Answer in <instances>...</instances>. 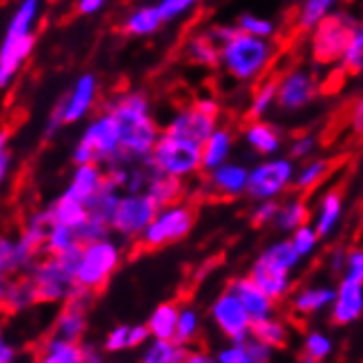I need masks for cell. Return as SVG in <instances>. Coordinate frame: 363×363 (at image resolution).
Here are the masks:
<instances>
[{
	"label": "cell",
	"instance_id": "60d3db41",
	"mask_svg": "<svg viewBox=\"0 0 363 363\" xmlns=\"http://www.w3.org/2000/svg\"><path fill=\"white\" fill-rule=\"evenodd\" d=\"M289 238H291L293 247L297 249V253L302 255V260L313 258L315 251L319 249V245H322V236L317 233V229L313 227V223H306L302 227H297Z\"/></svg>",
	"mask_w": 363,
	"mask_h": 363
},
{
	"label": "cell",
	"instance_id": "9a60e30c",
	"mask_svg": "<svg viewBox=\"0 0 363 363\" xmlns=\"http://www.w3.org/2000/svg\"><path fill=\"white\" fill-rule=\"evenodd\" d=\"M247 183L249 165L233 159L205 172V191L218 201H236L247 196Z\"/></svg>",
	"mask_w": 363,
	"mask_h": 363
},
{
	"label": "cell",
	"instance_id": "3957f363",
	"mask_svg": "<svg viewBox=\"0 0 363 363\" xmlns=\"http://www.w3.org/2000/svg\"><path fill=\"white\" fill-rule=\"evenodd\" d=\"M361 25L354 13L346 9H337L322 18L308 31V51L315 69H333L339 67L350 40Z\"/></svg>",
	"mask_w": 363,
	"mask_h": 363
},
{
	"label": "cell",
	"instance_id": "ee69618b",
	"mask_svg": "<svg viewBox=\"0 0 363 363\" xmlns=\"http://www.w3.org/2000/svg\"><path fill=\"white\" fill-rule=\"evenodd\" d=\"M319 150V137L315 133H302V135H295L289 145H286V155L295 161H306L311 157H315Z\"/></svg>",
	"mask_w": 363,
	"mask_h": 363
},
{
	"label": "cell",
	"instance_id": "5b68a950",
	"mask_svg": "<svg viewBox=\"0 0 363 363\" xmlns=\"http://www.w3.org/2000/svg\"><path fill=\"white\" fill-rule=\"evenodd\" d=\"M145 165L150 172L167 174L179 181H189L203 174V145L161 133Z\"/></svg>",
	"mask_w": 363,
	"mask_h": 363
},
{
	"label": "cell",
	"instance_id": "7dc6e473",
	"mask_svg": "<svg viewBox=\"0 0 363 363\" xmlns=\"http://www.w3.org/2000/svg\"><path fill=\"white\" fill-rule=\"evenodd\" d=\"M238 346H242L247 350V354L253 359V363H273V348L267 346L264 341L255 339L251 333H249V337L242 341V344H238Z\"/></svg>",
	"mask_w": 363,
	"mask_h": 363
},
{
	"label": "cell",
	"instance_id": "7c38bea8",
	"mask_svg": "<svg viewBox=\"0 0 363 363\" xmlns=\"http://www.w3.org/2000/svg\"><path fill=\"white\" fill-rule=\"evenodd\" d=\"M97 95H99V79L95 73H82L73 86L67 91L57 106L53 108L51 117H49V125H47V135L57 133L64 125H73L86 119L95 104H97Z\"/></svg>",
	"mask_w": 363,
	"mask_h": 363
},
{
	"label": "cell",
	"instance_id": "bcb514c9",
	"mask_svg": "<svg viewBox=\"0 0 363 363\" xmlns=\"http://www.w3.org/2000/svg\"><path fill=\"white\" fill-rule=\"evenodd\" d=\"M302 354H308L317 361H324L330 352H333V341L322 335V333H306L304 337V344H302Z\"/></svg>",
	"mask_w": 363,
	"mask_h": 363
},
{
	"label": "cell",
	"instance_id": "f546056e",
	"mask_svg": "<svg viewBox=\"0 0 363 363\" xmlns=\"http://www.w3.org/2000/svg\"><path fill=\"white\" fill-rule=\"evenodd\" d=\"M187 304L183 297H177V300L163 302L155 308L152 317L147 319V328H150L155 339H167L174 341L177 335V324H179V315H181V306Z\"/></svg>",
	"mask_w": 363,
	"mask_h": 363
},
{
	"label": "cell",
	"instance_id": "484cf974",
	"mask_svg": "<svg viewBox=\"0 0 363 363\" xmlns=\"http://www.w3.org/2000/svg\"><path fill=\"white\" fill-rule=\"evenodd\" d=\"M106 183V167L99 163H82L75 165L71 181L64 189V194L77 199L82 203H89Z\"/></svg>",
	"mask_w": 363,
	"mask_h": 363
},
{
	"label": "cell",
	"instance_id": "4fadbf2b",
	"mask_svg": "<svg viewBox=\"0 0 363 363\" xmlns=\"http://www.w3.org/2000/svg\"><path fill=\"white\" fill-rule=\"evenodd\" d=\"M159 209V203L147 191H123L111 229L119 238L137 242L143 236V231L155 220Z\"/></svg>",
	"mask_w": 363,
	"mask_h": 363
},
{
	"label": "cell",
	"instance_id": "836d02e7",
	"mask_svg": "<svg viewBox=\"0 0 363 363\" xmlns=\"http://www.w3.org/2000/svg\"><path fill=\"white\" fill-rule=\"evenodd\" d=\"M341 0H300L295 9V29L308 33L319 20L339 9Z\"/></svg>",
	"mask_w": 363,
	"mask_h": 363
},
{
	"label": "cell",
	"instance_id": "6da1fadb",
	"mask_svg": "<svg viewBox=\"0 0 363 363\" xmlns=\"http://www.w3.org/2000/svg\"><path fill=\"white\" fill-rule=\"evenodd\" d=\"M106 111L113 113L119 125L121 163H145L163 133V125H159L155 117L150 97L143 91H121L108 99Z\"/></svg>",
	"mask_w": 363,
	"mask_h": 363
},
{
	"label": "cell",
	"instance_id": "ac0fdd59",
	"mask_svg": "<svg viewBox=\"0 0 363 363\" xmlns=\"http://www.w3.org/2000/svg\"><path fill=\"white\" fill-rule=\"evenodd\" d=\"M247 275L271 297L275 304L284 302L286 297L295 291L293 271H289L284 267H277L275 262L267 260L260 253H258V258L253 260Z\"/></svg>",
	"mask_w": 363,
	"mask_h": 363
},
{
	"label": "cell",
	"instance_id": "603a6c76",
	"mask_svg": "<svg viewBox=\"0 0 363 363\" xmlns=\"http://www.w3.org/2000/svg\"><path fill=\"white\" fill-rule=\"evenodd\" d=\"M185 57L201 69H209V71L220 69V45L211 27L191 31L185 38Z\"/></svg>",
	"mask_w": 363,
	"mask_h": 363
},
{
	"label": "cell",
	"instance_id": "4316f807",
	"mask_svg": "<svg viewBox=\"0 0 363 363\" xmlns=\"http://www.w3.org/2000/svg\"><path fill=\"white\" fill-rule=\"evenodd\" d=\"M333 169H335V161L330 157L315 155L306 161H300L297 163V169H295L293 189L297 191V194L306 196L333 174Z\"/></svg>",
	"mask_w": 363,
	"mask_h": 363
},
{
	"label": "cell",
	"instance_id": "1f68e13d",
	"mask_svg": "<svg viewBox=\"0 0 363 363\" xmlns=\"http://www.w3.org/2000/svg\"><path fill=\"white\" fill-rule=\"evenodd\" d=\"M121 194H123V191H121L119 187H115V185L108 181V177H106L104 187L97 191V194H95L89 203H86L89 218H93V220H97V223H104V225H108V227H111ZM111 231H113V229H111Z\"/></svg>",
	"mask_w": 363,
	"mask_h": 363
},
{
	"label": "cell",
	"instance_id": "680465c9",
	"mask_svg": "<svg viewBox=\"0 0 363 363\" xmlns=\"http://www.w3.org/2000/svg\"><path fill=\"white\" fill-rule=\"evenodd\" d=\"M5 291H7V282L5 277H0V313L5 311Z\"/></svg>",
	"mask_w": 363,
	"mask_h": 363
},
{
	"label": "cell",
	"instance_id": "11a10c76",
	"mask_svg": "<svg viewBox=\"0 0 363 363\" xmlns=\"http://www.w3.org/2000/svg\"><path fill=\"white\" fill-rule=\"evenodd\" d=\"M183 363H218V361L207 352V348H189V354L183 359Z\"/></svg>",
	"mask_w": 363,
	"mask_h": 363
},
{
	"label": "cell",
	"instance_id": "30bf717a",
	"mask_svg": "<svg viewBox=\"0 0 363 363\" xmlns=\"http://www.w3.org/2000/svg\"><path fill=\"white\" fill-rule=\"evenodd\" d=\"M297 163L289 155H275L260 159L249 167L247 199L258 201H280L293 187Z\"/></svg>",
	"mask_w": 363,
	"mask_h": 363
},
{
	"label": "cell",
	"instance_id": "d6986e66",
	"mask_svg": "<svg viewBox=\"0 0 363 363\" xmlns=\"http://www.w3.org/2000/svg\"><path fill=\"white\" fill-rule=\"evenodd\" d=\"M240 141L255 157H275L284 147V133L275 121L269 119H247L240 130Z\"/></svg>",
	"mask_w": 363,
	"mask_h": 363
},
{
	"label": "cell",
	"instance_id": "db71d44e",
	"mask_svg": "<svg viewBox=\"0 0 363 363\" xmlns=\"http://www.w3.org/2000/svg\"><path fill=\"white\" fill-rule=\"evenodd\" d=\"M106 5H108V0H77V13L79 16H95L99 13Z\"/></svg>",
	"mask_w": 363,
	"mask_h": 363
},
{
	"label": "cell",
	"instance_id": "6f0895ef",
	"mask_svg": "<svg viewBox=\"0 0 363 363\" xmlns=\"http://www.w3.org/2000/svg\"><path fill=\"white\" fill-rule=\"evenodd\" d=\"M9 169H11V155L9 150L5 155H0V185H3L9 177Z\"/></svg>",
	"mask_w": 363,
	"mask_h": 363
},
{
	"label": "cell",
	"instance_id": "9c48e42d",
	"mask_svg": "<svg viewBox=\"0 0 363 363\" xmlns=\"http://www.w3.org/2000/svg\"><path fill=\"white\" fill-rule=\"evenodd\" d=\"M220 115H223L220 101L209 95H203L187 106H181V108H177L169 115L167 121L163 123V133L196 141L203 145L205 139L218 128Z\"/></svg>",
	"mask_w": 363,
	"mask_h": 363
},
{
	"label": "cell",
	"instance_id": "e575fe53",
	"mask_svg": "<svg viewBox=\"0 0 363 363\" xmlns=\"http://www.w3.org/2000/svg\"><path fill=\"white\" fill-rule=\"evenodd\" d=\"M251 335L255 339L264 341L267 346L273 350H286L291 344V328L286 319H262V322H253L251 324Z\"/></svg>",
	"mask_w": 363,
	"mask_h": 363
},
{
	"label": "cell",
	"instance_id": "e0dca14e",
	"mask_svg": "<svg viewBox=\"0 0 363 363\" xmlns=\"http://www.w3.org/2000/svg\"><path fill=\"white\" fill-rule=\"evenodd\" d=\"M35 33H20V31H5V38L0 42V91L9 89L18 77L20 69L33 53Z\"/></svg>",
	"mask_w": 363,
	"mask_h": 363
},
{
	"label": "cell",
	"instance_id": "7402d4cb",
	"mask_svg": "<svg viewBox=\"0 0 363 363\" xmlns=\"http://www.w3.org/2000/svg\"><path fill=\"white\" fill-rule=\"evenodd\" d=\"M233 293L240 297V302L245 304L251 322H262V319H271L275 317L277 304L271 300V297L255 284L249 275H240V277H231L227 284Z\"/></svg>",
	"mask_w": 363,
	"mask_h": 363
},
{
	"label": "cell",
	"instance_id": "816d5d0a",
	"mask_svg": "<svg viewBox=\"0 0 363 363\" xmlns=\"http://www.w3.org/2000/svg\"><path fill=\"white\" fill-rule=\"evenodd\" d=\"M216 361L218 363H253V359L247 354V350L238 344H233L225 350H220L216 354Z\"/></svg>",
	"mask_w": 363,
	"mask_h": 363
},
{
	"label": "cell",
	"instance_id": "9f6ffc18",
	"mask_svg": "<svg viewBox=\"0 0 363 363\" xmlns=\"http://www.w3.org/2000/svg\"><path fill=\"white\" fill-rule=\"evenodd\" d=\"M13 359H16V350L7 344L3 330H0V363H11Z\"/></svg>",
	"mask_w": 363,
	"mask_h": 363
},
{
	"label": "cell",
	"instance_id": "44dd1931",
	"mask_svg": "<svg viewBox=\"0 0 363 363\" xmlns=\"http://www.w3.org/2000/svg\"><path fill=\"white\" fill-rule=\"evenodd\" d=\"M344 211H346V194L341 187H328L326 191L319 194L313 207L311 223L319 236H322V240L330 238L339 229L341 220H344Z\"/></svg>",
	"mask_w": 363,
	"mask_h": 363
},
{
	"label": "cell",
	"instance_id": "7bdbcfd3",
	"mask_svg": "<svg viewBox=\"0 0 363 363\" xmlns=\"http://www.w3.org/2000/svg\"><path fill=\"white\" fill-rule=\"evenodd\" d=\"M201 0H157V9L165 25L179 23L199 7Z\"/></svg>",
	"mask_w": 363,
	"mask_h": 363
},
{
	"label": "cell",
	"instance_id": "b9f144b4",
	"mask_svg": "<svg viewBox=\"0 0 363 363\" xmlns=\"http://www.w3.org/2000/svg\"><path fill=\"white\" fill-rule=\"evenodd\" d=\"M236 27L242 29L245 33L267 38V40H273L277 35V25L273 23L271 18H264V16H258V13H249V11L238 16Z\"/></svg>",
	"mask_w": 363,
	"mask_h": 363
},
{
	"label": "cell",
	"instance_id": "681fc988",
	"mask_svg": "<svg viewBox=\"0 0 363 363\" xmlns=\"http://www.w3.org/2000/svg\"><path fill=\"white\" fill-rule=\"evenodd\" d=\"M348 130L354 139H363V93L352 101L348 111Z\"/></svg>",
	"mask_w": 363,
	"mask_h": 363
},
{
	"label": "cell",
	"instance_id": "4dcf8cb0",
	"mask_svg": "<svg viewBox=\"0 0 363 363\" xmlns=\"http://www.w3.org/2000/svg\"><path fill=\"white\" fill-rule=\"evenodd\" d=\"M273 108H277V75H264L253 86L247 119H267Z\"/></svg>",
	"mask_w": 363,
	"mask_h": 363
},
{
	"label": "cell",
	"instance_id": "c3c4849f",
	"mask_svg": "<svg viewBox=\"0 0 363 363\" xmlns=\"http://www.w3.org/2000/svg\"><path fill=\"white\" fill-rule=\"evenodd\" d=\"M341 277L363 282V245L346 249V267H344V275Z\"/></svg>",
	"mask_w": 363,
	"mask_h": 363
},
{
	"label": "cell",
	"instance_id": "8fae6325",
	"mask_svg": "<svg viewBox=\"0 0 363 363\" xmlns=\"http://www.w3.org/2000/svg\"><path fill=\"white\" fill-rule=\"evenodd\" d=\"M322 93L319 69L293 67L277 75V111L284 115H297L315 104Z\"/></svg>",
	"mask_w": 363,
	"mask_h": 363
},
{
	"label": "cell",
	"instance_id": "d6a6232c",
	"mask_svg": "<svg viewBox=\"0 0 363 363\" xmlns=\"http://www.w3.org/2000/svg\"><path fill=\"white\" fill-rule=\"evenodd\" d=\"M49 213H51V220L57 225H67V227H79L89 220V209L86 203H82L77 199H71L69 194H62L49 205Z\"/></svg>",
	"mask_w": 363,
	"mask_h": 363
},
{
	"label": "cell",
	"instance_id": "f6af8a7d",
	"mask_svg": "<svg viewBox=\"0 0 363 363\" xmlns=\"http://www.w3.org/2000/svg\"><path fill=\"white\" fill-rule=\"evenodd\" d=\"M277 207H280V201H258V203H253V207L249 211L251 227H255V229L273 227L275 216H277Z\"/></svg>",
	"mask_w": 363,
	"mask_h": 363
},
{
	"label": "cell",
	"instance_id": "7a4b0ae2",
	"mask_svg": "<svg viewBox=\"0 0 363 363\" xmlns=\"http://www.w3.org/2000/svg\"><path fill=\"white\" fill-rule=\"evenodd\" d=\"M213 35L220 45V71L238 84L260 82L275 60L273 40L245 33L233 25H213Z\"/></svg>",
	"mask_w": 363,
	"mask_h": 363
},
{
	"label": "cell",
	"instance_id": "277c9868",
	"mask_svg": "<svg viewBox=\"0 0 363 363\" xmlns=\"http://www.w3.org/2000/svg\"><path fill=\"white\" fill-rule=\"evenodd\" d=\"M75 165L82 163H99L104 167L121 163V135L117 119L111 111L97 113L86 125H84L82 137L73 147L71 155Z\"/></svg>",
	"mask_w": 363,
	"mask_h": 363
},
{
	"label": "cell",
	"instance_id": "5bb4252c",
	"mask_svg": "<svg viewBox=\"0 0 363 363\" xmlns=\"http://www.w3.org/2000/svg\"><path fill=\"white\" fill-rule=\"evenodd\" d=\"M209 317L231 344H242L251 333V324H253L251 317L245 304L240 302V297L229 286L211 302Z\"/></svg>",
	"mask_w": 363,
	"mask_h": 363
},
{
	"label": "cell",
	"instance_id": "52a82bcc",
	"mask_svg": "<svg viewBox=\"0 0 363 363\" xmlns=\"http://www.w3.org/2000/svg\"><path fill=\"white\" fill-rule=\"evenodd\" d=\"M121 258H123L121 242H117L111 236L82 245L79 262L75 269V284L99 295L106 289V284L111 282L115 271L119 269Z\"/></svg>",
	"mask_w": 363,
	"mask_h": 363
},
{
	"label": "cell",
	"instance_id": "8992f818",
	"mask_svg": "<svg viewBox=\"0 0 363 363\" xmlns=\"http://www.w3.org/2000/svg\"><path fill=\"white\" fill-rule=\"evenodd\" d=\"M82 247H75L60 255H47L31 269V282L35 291V304H53L67 300L73 293L75 284V269L79 262Z\"/></svg>",
	"mask_w": 363,
	"mask_h": 363
},
{
	"label": "cell",
	"instance_id": "ba28073f",
	"mask_svg": "<svg viewBox=\"0 0 363 363\" xmlns=\"http://www.w3.org/2000/svg\"><path fill=\"white\" fill-rule=\"evenodd\" d=\"M196 207L187 201H177L161 207L157 211L155 220L143 231V236L137 240V245L143 251H159L169 245H177L185 240L191 229L196 225Z\"/></svg>",
	"mask_w": 363,
	"mask_h": 363
},
{
	"label": "cell",
	"instance_id": "d590c367",
	"mask_svg": "<svg viewBox=\"0 0 363 363\" xmlns=\"http://www.w3.org/2000/svg\"><path fill=\"white\" fill-rule=\"evenodd\" d=\"M174 344L177 346H187V348H207V346H203L201 322H199V313H196L194 306H189V304L181 306Z\"/></svg>",
	"mask_w": 363,
	"mask_h": 363
},
{
	"label": "cell",
	"instance_id": "ffe728a7",
	"mask_svg": "<svg viewBox=\"0 0 363 363\" xmlns=\"http://www.w3.org/2000/svg\"><path fill=\"white\" fill-rule=\"evenodd\" d=\"M361 315H363V282L341 277L337 284V295L333 302L328 324L333 328L350 326Z\"/></svg>",
	"mask_w": 363,
	"mask_h": 363
},
{
	"label": "cell",
	"instance_id": "d4e9b609",
	"mask_svg": "<svg viewBox=\"0 0 363 363\" xmlns=\"http://www.w3.org/2000/svg\"><path fill=\"white\" fill-rule=\"evenodd\" d=\"M236 141H238L236 130L227 123H218L216 130L203 143V174L227 163L233 157V150H236Z\"/></svg>",
	"mask_w": 363,
	"mask_h": 363
},
{
	"label": "cell",
	"instance_id": "8d00e7d4",
	"mask_svg": "<svg viewBox=\"0 0 363 363\" xmlns=\"http://www.w3.org/2000/svg\"><path fill=\"white\" fill-rule=\"evenodd\" d=\"M185 181H179V179H172L167 174H159V172H150V183H147V194H150L159 207H165L169 203H177V201H183V194H185Z\"/></svg>",
	"mask_w": 363,
	"mask_h": 363
},
{
	"label": "cell",
	"instance_id": "f1b7e54d",
	"mask_svg": "<svg viewBox=\"0 0 363 363\" xmlns=\"http://www.w3.org/2000/svg\"><path fill=\"white\" fill-rule=\"evenodd\" d=\"M313 218V209L306 201L304 194H293V196H286L280 207H277V216H275V223L273 227L280 231V233H291L302 227L306 223H311Z\"/></svg>",
	"mask_w": 363,
	"mask_h": 363
},
{
	"label": "cell",
	"instance_id": "ab89813d",
	"mask_svg": "<svg viewBox=\"0 0 363 363\" xmlns=\"http://www.w3.org/2000/svg\"><path fill=\"white\" fill-rule=\"evenodd\" d=\"M339 71L344 75H361L363 73V23L357 27L344 57H341Z\"/></svg>",
	"mask_w": 363,
	"mask_h": 363
},
{
	"label": "cell",
	"instance_id": "f907efd6",
	"mask_svg": "<svg viewBox=\"0 0 363 363\" xmlns=\"http://www.w3.org/2000/svg\"><path fill=\"white\" fill-rule=\"evenodd\" d=\"M128 335H130V326H117L108 337H106L104 350L106 352H117L128 348Z\"/></svg>",
	"mask_w": 363,
	"mask_h": 363
},
{
	"label": "cell",
	"instance_id": "94428289",
	"mask_svg": "<svg viewBox=\"0 0 363 363\" xmlns=\"http://www.w3.org/2000/svg\"><path fill=\"white\" fill-rule=\"evenodd\" d=\"M297 363H322V361H317L308 354H302V352H297Z\"/></svg>",
	"mask_w": 363,
	"mask_h": 363
},
{
	"label": "cell",
	"instance_id": "f5cc1de1",
	"mask_svg": "<svg viewBox=\"0 0 363 363\" xmlns=\"http://www.w3.org/2000/svg\"><path fill=\"white\" fill-rule=\"evenodd\" d=\"M152 337L150 328H147V324L143 326H130V335H128V348H139L141 344H145L147 339Z\"/></svg>",
	"mask_w": 363,
	"mask_h": 363
},
{
	"label": "cell",
	"instance_id": "91938a15",
	"mask_svg": "<svg viewBox=\"0 0 363 363\" xmlns=\"http://www.w3.org/2000/svg\"><path fill=\"white\" fill-rule=\"evenodd\" d=\"M7 143H9V135L5 130H0V155L7 152Z\"/></svg>",
	"mask_w": 363,
	"mask_h": 363
},
{
	"label": "cell",
	"instance_id": "74e56055",
	"mask_svg": "<svg viewBox=\"0 0 363 363\" xmlns=\"http://www.w3.org/2000/svg\"><path fill=\"white\" fill-rule=\"evenodd\" d=\"M189 354L187 346H177L174 341L167 339H155L147 350L141 354L139 363H183V359Z\"/></svg>",
	"mask_w": 363,
	"mask_h": 363
},
{
	"label": "cell",
	"instance_id": "2e32d148",
	"mask_svg": "<svg viewBox=\"0 0 363 363\" xmlns=\"http://www.w3.org/2000/svg\"><path fill=\"white\" fill-rule=\"evenodd\" d=\"M337 295V286H326V284H306L300 286L291 293L289 300V313H284V319L293 326H300L304 330L306 326V317L322 313L326 306H333Z\"/></svg>",
	"mask_w": 363,
	"mask_h": 363
},
{
	"label": "cell",
	"instance_id": "cb8c5ba5",
	"mask_svg": "<svg viewBox=\"0 0 363 363\" xmlns=\"http://www.w3.org/2000/svg\"><path fill=\"white\" fill-rule=\"evenodd\" d=\"M40 253L42 249L35 247L23 233L18 238H0V277L25 269Z\"/></svg>",
	"mask_w": 363,
	"mask_h": 363
},
{
	"label": "cell",
	"instance_id": "6125c7cd",
	"mask_svg": "<svg viewBox=\"0 0 363 363\" xmlns=\"http://www.w3.org/2000/svg\"><path fill=\"white\" fill-rule=\"evenodd\" d=\"M361 23H363V18H361Z\"/></svg>",
	"mask_w": 363,
	"mask_h": 363
},
{
	"label": "cell",
	"instance_id": "83f0119b",
	"mask_svg": "<svg viewBox=\"0 0 363 363\" xmlns=\"http://www.w3.org/2000/svg\"><path fill=\"white\" fill-rule=\"evenodd\" d=\"M165 27L163 18L155 5H139L133 11H128V16L121 23V31L130 38H152Z\"/></svg>",
	"mask_w": 363,
	"mask_h": 363
},
{
	"label": "cell",
	"instance_id": "f35d334b",
	"mask_svg": "<svg viewBox=\"0 0 363 363\" xmlns=\"http://www.w3.org/2000/svg\"><path fill=\"white\" fill-rule=\"evenodd\" d=\"M75 247H82V240L77 236L75 227L57 225V223H53L49 227L47 242H45V253L47 255H60V253H67V251H71Z\"/></svg>",
	"mask_w": 363,
	"mask_h": 363
}]
</instances>
